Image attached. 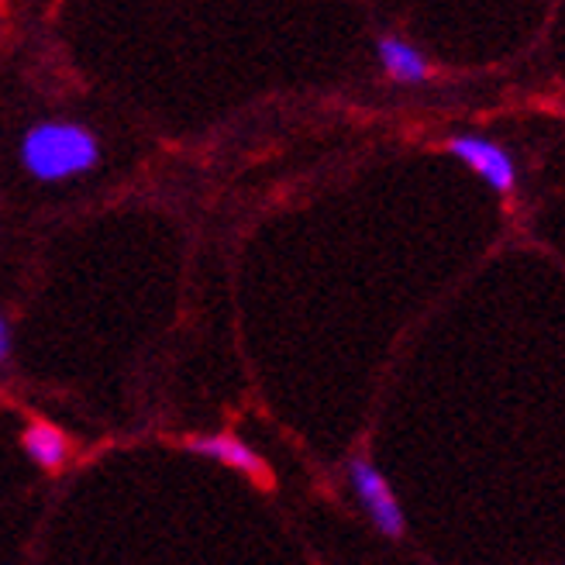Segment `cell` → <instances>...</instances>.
<instances>
[{
  "label": "cell",
  "instance_id": "obj_1",
  "mask_svg": "<svg viewBox=\"0 0 565 565\" xmlns=\"http://www.w3.org/2000/svg\"><path fill=\"white\" fill-rule=\"evenodd\" d=\"M24 169L42 183L79 177L100 162V146L90 128L76 121H42L21 141Z\"/></svg>",
  "mask_w": 565,
  "mask_h": 565
},
{
  "label": "cell",
  "instance_id": "obj_2",
  "mask_svg": "<svg viewBox=\"0 0 565 565\" xmlns=\"http://www.w3.org/2000/svg\"><path fill=\"white\" fill-rule=\"evenodd\" d=\"M349 483L362 503V511L370 514L373 527L390 542H401L404 531H407V518H404V507L397 500V493L390 490L386 476L370 462V459H352L349 462Z\"/></svg>",
  "mask_w": 565,
  "mask_h": 565
},
{
  "label": "cell",
  "instance_id": "obj_3",
  "mask_svg": "<svg viewBox=\"0 0 565 565\" xmlns=\"http://www.w3.org/2000/svg\"><path fill=\"white\" fill-rule=\"evenodd\" d=\"M445 152L462 159L490 190H497L503 196L518 190V180H521L518 177V162H514L511 152L500 146V141H493L487 135H476V131H459V135H451L445 141Z\"/></svg>",
  "mask_w": 565,
  "mask_h": 565
},
{
  "label": "cell",
  "instance_id": "obj_4",
  "mask_svg": "<svg viewBox=\"0 0 565 565\" xmlns=\"http://www.w3.org/2000/svg\"><path fill=\"white\" fill-rule=\"evenodd\" d=\"M186 448L196 451V456H204V459H214L221 466H228V469H238V472L256 479V483L269 487L266 462L256 456V451H252V445H245L235 435H201V438H190Z\"/></svg>",
  "mask_w": 565,
  "mask_h": 565
},
{
  "label": "cell",
  "instance_id": "obj_5",
  "mask_svg": "<svg viewBox=\"0 0 565 565\" xmlns=\"http://www.w3.org/2000/svg\"><path fill=\"white\" fill-rule=\"evenodd\" d=\"M376 55L380 66L393 83H404V87H417V83H428L431 76V63L414 42L401 39V35H380L376 39Z\"/></svg>",
  "mask_w": 565,
  "mask_h": 565
},
{
  "label": "cell",
  "instance_id": "obj_6",
  "mask_svg": "<svg viewBox=\"0 0 565 565\" xmlns=\"http://www.w3.org/2000/svg\"><path fill=\"white\" fill-rule=\"evenodd\" d=\"M24 451H28V459H32L35 466L42 469H60L70 456V441L60 428H52L49 420H35L32 428L24 431L21 438Z\"/></svg>",
  "mask_w": 565,
  "mask_h": 565
},
{
  "label": "cell",
  "instance_id": "obj_7",
  "mask_svg": "<svg viewBox=\"0 0 565 565\" xmlns=\"http://www.w3.org/2000/svg\"><path fill=\"white\" fill-rule=\"evenodd\" d=\"M11 355V328L4 321V315H0V362H4Z\"/></svg>",
  "mask_w": 565,
  "mask_h": 565
}]
</instances>
